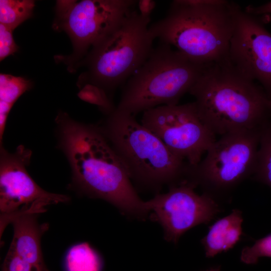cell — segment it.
<instances>
[{
    "label": "cell",
    "instance_id": "6da1fadb",
    "mask_svg": "<svg viewBox=\"0 0 271 271\" xmlns=\"http://www.w3.org/2000/svg\"><path fill=\"white\" fill-rule=\"evenodd\" d=\"M56 122L79 191L106 201L126 216L146 220L150 215L147 201L140 197L101 127L78 122L65 112L57 115Z\"/></svg>",
    "mask_w": 271,
    "mask_h": 271
},
{
    "label": "cell",
    "instance_id": "7a4b0ae2",
    "mask_svg": "<svg viewBox=\"0 0 271 271\" xmlns=\"http://www.w3.org/2000/svg\"><path fill=\"white\" fill-rule=\"evenodd\" d=\"M189 93L200 119L215 135L260 130L271 114L263 89L228 57L207 66Z\"/></svg>",
    "mask_w": 271,
    "mask_h": 271
},
{
    "label": "cell",
    "instance_id": "3957f363",
    "mask_svg": "<svg viewBox=\"0 0 271 271\" xmlns=\"http://www.w3.org/2000/svg\"><path fill=\"white\" fill-rule=\"evenodd\" d=\"M238 7L226 0L173 1L149 31L193 62L208 65L228 57Z\"/></svg>",
    "mask_w": 271,
    "mask_h": 271
},
{
    "label": "cell",
    "instance_id": "277c9868",
    "mask_svg": "<svg viewBox=\"0 0 271 271\" xmlns=\"http://www.w3.org/2000/svg\"><path fill=\"white\" fill-rule=\"evenodd\" d=\"M135 187L156 194L186 182L190 165L172 152L135 116L116 109L102 127Z\"/></svg>",
    "mask_w": 271,
    "mask_h": 271
},
{
    "label": "cell",
    "instance_id": "5b68a950",
    "mask_svg": "<svg viewBox=\"0 0 271 271\" xmlns=\"http://www.w3.org/2000/svg\"><path fill=\"white\" fill-rule=\"evenodd\" d=\"M208 65L195 63L160 42L124 83L116 109L136 116L158 106L178 104Z\"/></svg>",
    "mask_w": 271,
    "mask_h": 271
},
{
    "label": "cell",
    "instance_id": "8992f818",
    "mask_svg": "<svg viewBox=\"0 0 271 271\" xmlns=\"http://www.w3.org/2000/svg\"><path fill=\"white\" fill-rule=\"evenodd\" d=\"M150 18L136 10L110 34L92 47L83 62L87 70L82 84L95 85L106 93L115 90L143 65L153 50L155 37L149 31Z\"/></svg>",
    "mask_w": 271,
    "mask_h": 271
},
{
    "label": "cell",
    "instance_id": "52a82bcc",
    "mask_svg": "<svg viewBox=\"0 0 271 271\" xmlns=\"http://www.w3.org/2000/svg\"><path fill=\"white\" fill-rule=\"evenodd\" d=\"M261 129L231 132L221 136L204 159L189 166L186 183L200 187L216 201L227 198L242 182L253 175Z\"/></svg>",
    "mask_w": 271,
    "mask_h": 271
},
{
    "label": "cell",
    "instance_id": "ba28073f",
    "mask_svg": "<svg viewBox=\"0 0 271 271\" xmlns=\"http://www.w3.org/2000/svg\"><path fill=\"white\" fill-rule=\"evenodd\" d=\"M136 0L57 1L54 30L69 36L73 53L69 66L85 57L90 49L116 30L137 6ZM71 67V66H70Z\"/></svg>",
    "mask_w": 271,
    "mask_h": 271
},
{
    "label": "cell",
    "instance_id": "9c48e42d",
    "mask_svg": "<svg viewBox=\"0 0 271 271\" xmlns=\"http://www.w3.org/2000/svg\"><path fill=\"white\" fill-rule=\"evenodd\" d=\"M32 152L23 146L9 153L1 147L0 238L16 217L46 211L47 206L67 202L68 196L50 193L40 187L29 174L27 167Z\"/></svg>",
    "mask_w": 271,
    "mask_h": 271
},
{
    "label": "cell",
    "instance_id": "30bf717a",
    "mask_svg": "<svg viewBox=\"0 0 271 271\" xmlns=\"http://www.w3.org/2000/svg\"><path fill=\"white\" fill-rule=\"evenodd\" d=\"M141 123L192 166L216 141L200 119L194 102L150 109L143 112Z\"/></svg>",
    "mask_w": 271,
    "mask_h": 271
},
{
    "label": "cell",
    "instance_id": "8fae6325",
    "mask_svg": "<svg viewBox=\"0 0 271 271\" xmlns=\"http://www.w3.org/2000/svg\"><path fill=\"white\" fill-rule=\"evenodd\" d=\"M194 189L182 183L147 201L150 217L161 225L166 241L177 244L186 231L209 223L221 212L218 202L205 193L199 195Z\"/></svg>",
    "mask_w": 271,
    "mask_h": 271
},
{
    "label": "cell",
    "instance_id": "7c38bea8",
    "mask_svg": "<svg viewBox=\"0 0 271 271\" xmlns=\"http://www.w3.org/2000/svg\"><path fill=\"white\" fill-rule=\"evenodd\" d=\"M228 58L243 75L259 82L271 100V34L260 19L239 6Z\"/></svg>",
    "mask_w": 271,
    "mask_h": 271
},
{
    "label": "cell",
    "instance_id": "4fadbf2b",
    "mask_svg": "<svg viewBox=\"0 0 271 271\" xmlns=\"http://www.w3.org/2000/svg\"><path fill=\"white\" fill-rule=\"evenodd\" d=\"M37 214H26L16 217L11 222L13 238L9 249L30 263L47 269L41 247L43 234L49 229L48 224H40Z\"/></svg>",
    "mask_w": 271,
    "mask_h": 271
},
{
    "label": "cell",
    "instance_id": "5bb4252c",
    "mask_svg": "<svg viewBox=\"0 0 271 271\" xmlns=\"http://www.w3.org/2000/svg\"><path fill=\"white\" fill-rule=\"evenodd\" d=\"M242 212L233 209L228 215L216 221L207 234L201 240L207 257H213L223 251L232 248L242 235Z\"/></svg>",
    "mask_w": 271,
    "mask_h": 271
},
{
    "label": "cell",
    "instance_id": "9a60e30c",
    "mask_svg": "<svg viewBox=\"0 0 271 271\" xmlns=\"http://www.w3.org/2000/svg\"><path fill=\"white\" fill-rule=\"evenodd\" d=\"M31 87V82L24 78L1 73L0 75V142L7 120L13 105Z\"/></svg>",
    "mask_w": 271,
    "mask_h": 271
},
{
    "label": "cell",
    "instance_id": "2e32d148",
    "mask_svg": "<svg viewBox=\"0 0 271 271\" xmlns=\"http://www.w3.org/2000/svg\"><path fill=\"white\" fill-rule=\"evenodd\" d=\"M66 271H102L103 261L98 253L88 243L72 246L65 257Z\"/></svg>",
    "mask_w": 271,
    "mask_h": 271
},
{
    "label": "cell",
    "instance_id": "e0dca14e",
    "mask_svg": "<svg viewBox=\"0 0 271 271\" xmlns=\"http://www.w3.org/2000/svg\"><path fill=\"white\" fill-rule=\"evenodd\" d=\"M252 178L271 188V121L260 131L256 165Z\"/></svg>",
    "mask_w": 271,
    "mask_h": 271
},
{
    "label": "cell",
    "instance_id": "ac0fdd59",
    "mask_svg": "<svg viewBox=\"0 0 271 271\" xmlns=\"http://www.w3.org/2000/svg\"><path fill=\"white\" fill-rule=\"evenodd\" d=\"M34 7L32 0H1L0 24L13 31L32 17Z\"/></svg>",
    "mask_w": 271,
    "mask_h": 271
},
{
    "label": "cell",
    "instance_id": "d6986e66",
    "mask_svg": "<svg viewBox=\"0 0 271 271\" xmlns=\"http://www.w3.org/2000/svg\"><path fill=\"white\" fill-rule=\"evenodd\" d=\"M79 95L85 101L97 106L107 116L116 108L107 93L102 88L92 84H84Z\"/></svg>",
    "mask_w": 271,
    "mask_h": 271
},
{
    "label": "cell",
    "instance_id": "ffe728a7",
    "mask_svg": "<svg viewBox=\"0 0 271 271\" xmlns=\"http://www.w3.org/2000/svg\"><path fill=\"white\" fill-rule=\"evenodd\" d=\"M262 257H271V233L256 240L252 245L244 247L241 252L240 260L245 264H254Z\"/></svg>",
    "mask_w": 271,
    "mask_h": 271
},
{
    "label": "cell",
    "instance_id": "44dd1931",
    "mask_svg": "<svg viewBox=\"0 0 271 271\" xmlns=\"http://www.w3.org/2000/svg\"><path fill=\"white\" fill-rule=\"evenodd\" d=\"M2 271H48L34 265L9 249L2 265Z\"/></svg>",
    "mask_w": 271,
    "mask_h": 271
},
{
    "label": "cell",
    "instance_id": "7402d4cb",
    "mask_svg": "<svg viewBox=\"0 0 271 271\" xmlns=\"http://www.w3.org/2000/svg\"><path fill=\"white\" fill-rule=\"evenodd\" d=\"M13 31L0 24V60L14 54L18 50L13 36Z\"/></svg>",
    "mask_w": 271,
    "mask_h": 271
},
{
    "label": "cell",
    "instance_id": "603a6c76",
    "mask_svg": "<svg viewBox=\"0 0 271 271\" xmlns=\"http://www.w3.org/2000/svg\"><path fill=\"white\" fill-rule=\"evenodd\" d=\"M137 6L141 16L150 18V15L156 6V2L153 0L138 1Z\"/></svg>",
    "mask_w": 271,
    "mask_h": 271
},
{
    "label": "cell",
    "instance_id": "cb8c5ba5",
    "mask_svg": "<svg viewBox=\"0 0 271 271\" xmlns=\"http://www.w3.org/2000/svg\"><path fill=\"white\" fill-rule=\"evenodd\" d=\"M244 10L249 14L256 16L271 14V2L258 6H248Z\"/></svg>",
    "mask_w": 271,
    "mask_h": 271
},
{
    "label": "cell",
    "instance_id": "d4e9b609",
    "mask_svg": "<svg viewBox=\"0 0 271 271\" xmlns=\"http://www.w3.org/2000/svg\"><path fill=\"white\" fill-rule=\"evenodd\" d=\"M220 266L213 267L212 268H210L206 271H220Z\"/></svg>",
    "mask_w": 271,
    "mask_h": 271
},
{
    "label": "cell",
    "instance_id": "484cf974",
    "mask_svg": "<svg viewBox=\"0 0 271 271\" xmlns=\"http://www.w3.org/2000/svg\"><path fill=\"white\" fill-rule=\"evenodd\" d=\"M269 103V106L270 111H271V100L269 99V103Z\"/></svg>",
    "mask_w": 271,
    "mask_h": 271
}]
</instances>
